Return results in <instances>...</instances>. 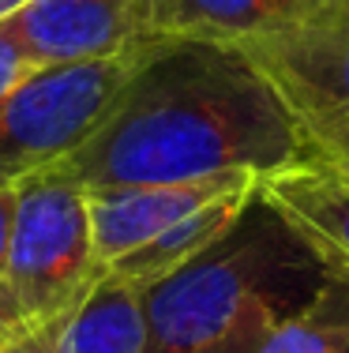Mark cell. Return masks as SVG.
I'll return each instance as SVG.
<instances>
[{
	"label": "cell",
	"instance_id": "obj_1",
	"mask_svg": "<svg viewBox=\"0 0 349 353\" xmlns=\"http://www.w3.org/2000/svg\"><path fill=\"white\" fill-rule=\"evenodd\" d=\"M304 162L286 109L226 41L151 38L116 98L64 162L83 188L169 184L218 173H278Z\"/></svg>",
	"mask_w": 349,
	"mask_h": 353
},
{
	"label": "cell",
	"instance_id": "obj_2",
	"mask_svg": "<svg viewBox=\"0 0 349 353\" xmlns=\"http://www.w3.org/2000/svg\"><path fill=\"white\" fill-rule=\"evenodd\" d=\"M323 279L315 252L255 188L203 256L147 290L151 353H255Z\"/></svg>",
	"mask_w": 349,
	"mask_h": 353
},
{
	"label": "cell",
	"instance_id": "obj_3",
	"mask_svg": "<svg viewBox=\"0 0 349 353\" xmlns=\"http://www.w3.org/2000/svg\"><path fill=\"white\" fill-rule=\"evenodd\" d=\"M105 267L90 233L87 188L61 165L15 184L8 290L27 331H56Z\"/></svg>",
	"mask_w": 349,
	"mask_h": 353
},
{
	"label": "cell",
	"instance_id": "obj_4",
	"mask_svg": "<svg viewBox=\"0 0 349 353\" xmlns=\"http://www.w3.org/2000/svg\"><path fill=\"white\" fill-rule=\"evenodd\" d=\"M237 49L278 94L304 162L349 176V0H315Z\"/></svg>",
	"mask_w": 349,
	"mask_h": 353
},
{
	"label": "cell",
	"instance_id": "obj_5",
	"mask_svg": "<svg viewBox=\"0 0 349 353\" xmlns=\"http://www.w3.org/2000/svg\"><path fill=\"white\" fill-rule=\"evenodd\" d=\"M136 49L113 61L38 68L0 102V188L53 170L83 147L124 87Z\"/></svg>",
	"mask_w": 349,
	"mask_h": 353
},
{
	"label": "cell",
	"instance_id": "obj_6",
	"mask_svg": "<svg viewBox=\"0 0 349 353\" xmlns=\"http://www.w3.org/2000/svg\"><path fill=\"white\" fill-rule=\"evenodd\" d=\"M8 27L38 68L113 61L154 38L147 0H30Z\"/></svg>",
	"mask_w": 349,
	"mask_h": 353
},
{
	"label": "cell",
	"instance_id": "obj_7",
	"mask_svg": "<svg viewBox=\"0 0 349 353\" xmlns=\"http://www.w3.org/2000/svg\"><path fill=\"white\" fill-rule=\"evenodd\" d=\"M260 173H218L199 181H169V184H120V188H87L90 233H94L98 263L109 267L113 259L136 252L154 241L180 218H188L211 199L255 184Z\"/></svg>",
	"mask_w": 349,
	"mask_h": 353
},
{
	"label": "cell",
	"instance_id": "obj_8",
	"mask_svg": "<svg viewBox=\"0 0 349 353\" xmlns=\"http://www.w3.org/2000/svg\"><path fill=\"white\" fill-rule=\"evenodd\" d=\"M260 196L297 230L323 271L349 282V176L312 162L260 176Z\"/></svg>",
	"mask_w": 349,
	"mask_h": 353
},
{
	"label": "cell",
	"instance_id": "obj_9",
	"mask_svg": "<svg viewBox=\"0 0 349 353\" xmlns=\"http://www.w3.org/2000/svg\"><path fill=\"white\" fill-rule=\"evenodd\" d=\"M49 339L56 353H151L147 290L116 271H102Z\"/></svg>",
	"mask_w": 349,
	"mask_h": 353
},
{
	"label": "cell",
	"instance_id": "obj_10",
	"mask_svg": "<svg viewBox=\"0 0 349 353\" xmlns=\"http://www.w3.org/2000/svg\"><path fill=\"white\" fill-rule=\"evenodd\" d=\"M308 8V0H147L154 38H199L240 46L282 30Z\"/></svg>",
	"mask_w": 349,
	"mask_h": 353
},
{
	"label": "cell",
	"instance_id": "obj_11",
	"mask_svg": "<svg viewBox=\"0 0 349 353\" xmlns=\"http://www.w3.org/2000/svg\"><path fill=\"white\" fill-rule=\"evenodd\" d=\"M255 188H260V181L244 184V188H237V192H226V196H218V199H211L207 207H199V211H192L188 218H180L177 225H169L165 233H158L154 241H147V245H139L136 252L113 259L105 271H116V274H124L128 282L151 290L154 282L165 279V274L180 271V267L192 263L195 256H203V252L211 248L240 214H244V207L252 203Z\"/></svg>",
	"mask_w": 349,
	"mask_h": 353
},
{
	"label": "cell",
	"instance_id": "obj_12",
	"mask_svg": "<svg viewBox=\"0 0 349 353\" xmlns=\"http://www.w3.org/2000/svg\"><path fill=\"white\" fill-rule=\"evenodd\" d=\"M255 353H349V282L327 274L319 290L255 346Z\"/></svg>",
	"mask_w": 349,
	"mask_h": 353
},
{
	"label": "cell",
	"instance_id": "obj_13",
	"mask_svg": "<svg viewBox=\"0 0 349 353\" xmlns=\"http://www.w3.org/2000/svg\"><path fill=\"white\" fill-rule=\"evenodd\" d=\"M34 72H38V64L27 57V49L19 46V38L12 34V27H8V19H4L0 23V102H4L15 87H23Z\"/></svg>",
	"mask_w": 349,
	"mask_h": 353
},
{
	"label": "cell",
	"instance_id": "obj_14",
	"mask_svg": "<svg viewBox=\"0 0 349 353\" xmlns=\"http://www.w3.org/2000/svg\"><path fill=\"white\" fill-rule=\"evenodd\" d=\"M12 203H15V188H0V301L15 305L12 290H8V233H12ZM19 312V308H15Z\"/></svg>",
	"mask_w": 349,
	"mask_h": 353
},
{
	"label": "cell",
	"instance_id": "obj_15",
	"mask_svg": "<svg viewBox=\"0 0 349 353\" xmlns=\"http://www.w3.org/2000/svg\"><path fill=\"white\" fill-rule=\"evenodd\" d=\"M0 353H56V350L45 331H23V334H12V339L0 342Z\"/></svg>",
	"mask_w": 349,
	"mask_h": 353
},
{
	"label": "cell",
	"instance_id": "obj_16",
	"mask_svg": "<svg viewBox=\"0 0 349 353\" xmlns=\"http://www.w3.org/2000/svg\"><path fill=\"white\" fill-rule=\"evenodd\" d=\"M27 327H23L19 312H15V305H8V301H0V334L4 339H12V334H23Z\"/></svg>",
	"mask_w": 349,
	"mask_h": 353
},
{
	"label": "cell",
	"instance_id": "obj_17",
	"mask_svg": "<svg viewBox=\"0 0 349 353\" xmlns=\"http://www.w3.org/2000/svg\"><path fill=\"white\" fill-rule=\"evenodd\" d=\"M23 4H30V0H0V23H4V19H12V15L19 12Z\"/></svg>",
	"mask_w": 349,
	"mask_h": 353
},
{
	"label": "cell",
	"instance_id": "obj_18",
	"mask_svg": "<svg viewBox=\"0 0 349 353\" xmlns=\"http://www.w3.org/2000/svg\"><path fill=\"white\" fill-rule=\"evenodd\" d=\"M0 342H4V334H0Z\"/></svg>",
	"mask_w": 349,
	"mask_h": 353
},
{
	"label": "cell",
	"instance_id": "obj_19",
	"mask_svg": "<svg viewBox=\"0 0 349 353\" xmlns=\"http://www.w3.org/2000/svg\"><path fill=\"white\" fill-rule=\"evenodd\" d=\"M308 4H315V0H308Z\"/></svg>",
	"mask_w": 349,
	"mask_h": 353
}]
</instances>
